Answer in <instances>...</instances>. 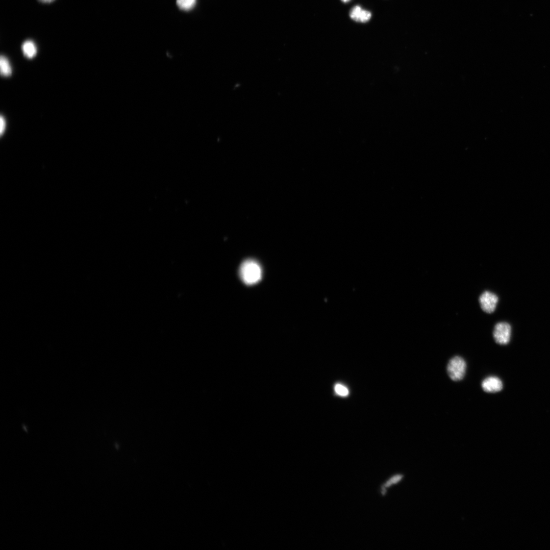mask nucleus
<instances>
[{
	"instance_id": "nucleus-14",
	"label": "nucleus",
	"mask_w": 550,
	"mask_h": 550,
	"mask_svg": "<svg viewBox=\"0 0 550 550\" xmlns=\"http://www.w3.org/2000/svg\"><path fill=\"white\" fill-rule=\"evenodd\" d=\"M382 490H383V493H383V495H385V494L386 493V490L385 489L384 486L382 487Z\"/></svg>"
},
{
	"instance_id": "nucleus-5",
	"label": "nucleus",
	"mask_w": 550,
	"mask_h": 550,
	"mask_svg": "<svg viewBox=\"0 0 550 550\" xmlns=\"http://www.w3.org/2000/svg\"><path fill=\"white\" fill-rule=\"evenodd\" d=\"M481 387L486 392L495 393L500 392L502 389L503 384L499 377L490 376L484 379Z\"/></svg>"
},
{
	"instance_id": "nucleus-9",
	"label": "nucleus",
	"mask_w": 550,
	"mask_h": 550,
	"mask_svg": "<svg viewBox=\"0 0 550 550\" xmlns=\"http://www.w3.org/2000/svg\"><path fill=\"white\" fill-rule=\"evenodd\" d=\"M196 0H177L176 3L179 8L183 10L188 11L195 5Z\"/></svg>"
},
{
	"instance_id": "nucleus-11",
	"label": "nucleus",
	"mask_w": 550,
	"mask_h": 550,
	"mask_svg": "<svg viewBox=\"0 0 550 550\" xmlns=\"http://www.w3.org/2000/svg\"><path fill=\"white\" fill-rule=\"evenodd\" d=\"M402 477V476L401 475H398L394 477V478H392L385 484V487H389L391 486L392 483H396L398 482L401 479Z\"/></svg>"
},
{
	"instance_id": "nucleus-1",
	"label": "nucleus",
	"mask_w": 550,
	"mask_h": 550,
	"mask_svg": "<svg viewBox=\"0 0 550 550\" xmlns=\"http://www.w3.org/2000/svg\"><path fill=\"white\" fill-rule=\"evenodd\" d=\"M242 280L247 285H251L258 282L262 277V269L257 262L248 259L243 262L240 269Z\"/></svg>"
},
{
	"instance_id": "nucleus-15",
	"label": "nucleus",
	"mask_w": 550,
	"mask_h": 550,
	"mask_svg": "<svg viewBox=\"0 0 550 550\" xmlns=\"http://www.w3.org/2000/svg\"><path fill=\"white\" fill-rule=\"evenodd\" d=\"M350 1V0H342V1L344 3H347V2H349Z\"/></svg>"
},
{
	"instance_id": "nucleus-13",
	"label": "nucleus",
	"mask_w": 550,
	"mask_h": 550,
	"mask_svg": "<svg viewBox=\"0 0 550 550\" xmlns=\"http://www.w3.org/2000/svg\"><path fill=\"white\" fill-rule=\"evenodd\" d=\"M38 1L43 3H49L54 1V0H38Z\"/></svg>"
},
{
	"instance_id": "nucleus-3",
	"label": "nucleus",
	"mask_w": 550,
	"mask_h": 550,
	"mask_svg": "<svg viewBox=\"0 0 550 550\" xmlns=\"http://www.w3.org/2000/svg\"><path fill=\"white\" fill-rule=\"evenodd\" d=\"M511 333V326L507 323L501 322L495 326L493 336L496 343L506 345L510 341Z\"/></svg>"
},
{
	"instance_id": "nucleus-12",
	"label": "nucleus",
	"mask_w": 550,
	"mask_h": 550,
	"mask_svg": "<svg viewBox=\"0 0 550 550\" xmlns=\"http://www.w3.org/2000/svg\"><path fill=\"white\" fill-rule=\"evenodd\" d=\"M0 122H1V124H0V125H1V129H0V132H1V135H2L6 127V122L2 116L1 117V121Z\"/></svg>"
},
{
	"instance_id": "nucleus-6",
	"label": "nucleus",
	"mask_w": 550,
	"mask_h": 550,
	"mask_svg": "<svg viewBox=\"0 0 550 550\" xmlns=\"http://www.w3.org/2000/svg\"><path fill=\"white\" fill-rule=\"evenodd\" d=\"M350 16L353 21L364 23L371 19L372 14L371 12L362 10L359 6H356L351 9Z\"/></svg>"
},
{
	"instance_id": "nucleus-2",
	"label": "nucleus",
	"mask_w": 550,
	"mask_h": 550,
	"mask_svg": "<svg viewBox=\"0 0 550 550\" xmlns=\"http://www.w3.org/2000/svg\"><path fill=\"white\" fill-rule=\"evenodd\" d=\"M466 367V362L462 357L456 356L452 358L447 368L449 376L452 381H461L465 375Z\"/></svg>"
},
{
	"instance_id": "nucleus-4",
	"label": "nucleus",
	"mask_w": 550,
	"mask_h": 550,
	"mask_svg": "<svg viewBox=\"0 0 550 550\" xmlns=\"http://www.w3.org/2000/svg\"><path fill=\"white\" fill-rule=\"evenodd\" d=\"M479 302L481 308L483 311L487 313H492L496 308L499 302V298L495 294L486 291L481 295Z\"/></svg>"
},
{
	"instance_id": "nucleus-10",
	"label": "nucleus",
	"mask_w": 550,
	"mask_h": 550,
	"mask_svg": "<svg viewBox=\"0 0 550 550\" xmlns=\"http://www.w3.org/2000/svg\"><path fill=\"white\" fill-rule=\"evenodd\" d=\"M335 390L337 394L340 396L346 397L349 394L348 389L341 384H336L335 387Z\"/></svg>"
},
{
	"instance_id": "nucleus-7",
	"label": "nucleus",
	"mask_w": 550,
	"mask_h": 550,
	"mask_svg": "<svg viewBox=\"0 0 550 550\" xmlns=\"http://www.w3.org/2000/svg\"><path fill=\"white\" fill-rule=\"evenodd\" d=\"M24 55L28 58H32L37 54V48L34 43L27 41L24 43L22 47Z\"/></svg>"
},
{
	"instance_id": "nucleus-8",
	"label": "nucleus",
	"mask_w": 550,
	"mask_h": 550,
	"mask_svg": "<svg viewBox=\"0 0 550 550\" xmlns=\"http://www.w3.org/2000/svg\"><path fill=\"white\" fill-rule=\"evenodd\" d=\"M0 68H1V74L4 76H8L11 75L12 70L10 64L8 60L5 57L2 56L1 59H0Z\"/></svg>"
}]
</instances>
